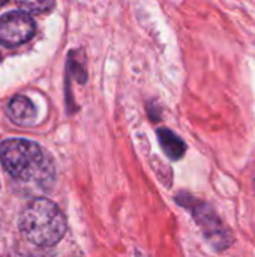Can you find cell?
I'll return each mask as SVG.
<instances>
[{
  "label": "cell",
  "mask_w": 255,
  "mask_h": 257,
  "mask_svg": "<svg viewBox=\"0 0 255 257\" xmlns=\"http://www.w3.org/2000/svg\"><path fill=\"white\" fill-rule=\"evenodd\" d=\"M8 114L17 125L29 126L36 119V108L29 98L17 95L8 104Z\"/></svg>",
  "instance_id": "4"
},
{
  "label": "cell",
  "mask_w": 255,
  "mask_h": 257,
  "mask_svg": "<svg viewBox=\"0 0 255 257\" xmlns=\"http://www.w3.org/2000/svg\"><path fill=\"white\" fill-rule=\"evenodd\" d=\"M18 226L23 236L32 244L53 247L66 232V218L56 203L36 197L23 208Z\"/></svg>",
  "instance_id": "2"
},
{
  "label": "cell",
  "mask_w": 255,
  "mask_h": 257,
  "mask_svg": "<svg viewBox=\"0 0 255 257\" xmlns=\"http://www.w3.org/2000/svg\"><path fill=\"white\" fill-rule=\"evenodd\" d=\"M158 139H159V143H161V148L162 151L171 158V160H179L183 157L185 154V143L173 133V131H168V130H159L158 131Z\"/></svg>",
  "instance_id": "5"
},
{
  "label": "cell",
  "mask_w": 255,
  "mask_h": 257,
  "mask_svg": "<svg viewBox=\"0 0 255 257\" xmlns=\"http://www.w3.org/2000/svg\"><path fill=\"white\" fill-rule=\"evenodd\" d=\"M0 163L12 179L48 190L56 179L54 163L36 143L24 139H8L0 145Z\"/></svg>",
  "instance_id": "1"
},
{
  "label": "cell",
  "mask_w": 255,
  "mask_h": 257,
  "mask_svg": "<svg viewBox=\"0 0 255 257\" xmlns=\"http://www.w3.org/2000/svg\"><path fill=\"white\" fill-rule=\"evenodd\" d=\"M20 11L26 12V14H41V12H47L50 11L54 3L53 2H30V3H18Z\"/></svg>",
  "instance_id": "6"
},
{
  "label": "cell",
  "mask_w": 255,
  "mask_h": 257,
  "mask_svg": "<svg viewBox=\"0 0 255 257\" xmlns=\"http://www.w3.org/2000/svg\"><path fill=\"white\" fill-rule=\"evenodd\" d=\"M35 35L32 17L23 11H12L0 17V44L5 47H18L26 44Z\"/></svg>",
  "instance_id": "3"
}]
</instances>
